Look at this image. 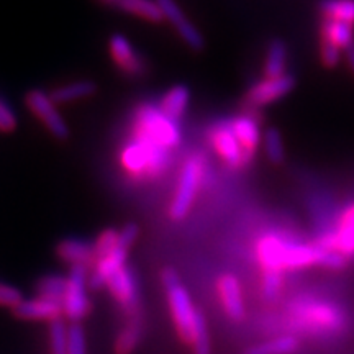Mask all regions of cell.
Wrapping results in <instances>:
<instances>
[{
  "mask_svg": "<svg viewBox=\"0 0 354 354\" xmlns=\"http://www.w3.org/2000/svg\"><path fill=\"white\" fill-rule=\"evenodd\" d=\"M140 234L138 225L127 223L125 227L118 230V243L112 251L104 258L95 261L88 271V286L91 289H104L105 282L113 276L115 272L120 271L123 266H127V258L130 253L131 246L135 245L136 238Z\"/></svg>",
  "mask_w": 354,
  "mask_h": 354,
  "instance_id": "cell-6",
  "label": "cell"
},
{
  "mask_svg": "<svg viewBox=\"0 0 354 354\" xmlns=\"http://www.w3.org/2000/svg\"><path fill=\"white\" fill-rule=\"evenodd\" d=\"M320 56H322L323 64H325V68L333 69L339 64V61H342V50H339L338 46H335L333 43L326 41V39H322Z\"/></svg>",
  "mask_w": 354,
  "mask_h": 354,
  "instance_id": "cell-35",
  "label": "cell"
},
{
  "mask_svg": "<svg viewBox=\"0 0 354 354\" xmlns=\"http://www.w3.org/2000/svg\"><path fill=\"white\" fill-rule=\"evenodd\" d=\"M263 145H264V153L269 158V161L272 165H281L286 158V149H284V141L279 130L276 128H269L264 131L263 135Z\"/></svg>",
  "mask_w": 354,
  "mask_h": 354,
  "instance_id": "cell-29",
  "label": "cell"
},
{
  "mask_svg": "<svg viewBox=\"0 0 354 354\" xmlns=\"http://www.w3.org/2000/svg\"><path fill=\"white\" fill-rule=\"evenodd\" d=\"M161 284L162 289H165L167 307H169L174 328L177 331V335H179L180 342L189 346L197 331L201 330L203 325H207L205 317H203L202 310L196 307L192 297H190L189 290L185 289L179 274H177L174 269H162Z\"/></svg>",
  "mask_w": 354,
  "mask_h": 354,
  "instance_id": "cell-2",
  "label": "cell"
},
{
  "mask_svg": "<svg viewBox=\"0 0 354 354\" xmlns=\"http://www.w3.org/2000/svg\"><path fill=\"white\" fill-rule=\"evenodd\" d=\"M97 91V86L92 81H77L64 84V86L56 87L51 92V99L55 100V104H69V102L86 99L91 97Z\"/></svg>",
  "mask_w": 354,
  "mask_h": 354,
  "instance_id": "cell-26",
  "label": "cell"
},
{
  "mask_svg": "<svg viewBox=\"0 0 354 354\" xmlns=\"http://www.w3.org/2000/svg\"><path fill=\"white\" fill-rule=\"evenodd\" d=\"M289 313L294 326L308 333H338L346 325V318L342 310L322 300H297L290 305Z\"/></svg>",
  "mask_w": 354,
  "mask_h": 354,
  "instance_id": "cell-3",
  "label": "cell"
},
{
  "mask_svg": "<svg viewBox=\"0 0 354 354\" xmlns=\"http://www.w3.org/2000/svg\"><path fill=\"white\" fill-rule=\"evenodd\" d=\"M123 12L140 17L151 24H159L165 20V13L159 7L158 0H117V3Z\"/></svg>",
  "mask_w": 354,
  "mask_h": 354,
  "instance_id": "cell-23",
  "label": "cell"
},
{
  "mask_svg": "<svg viewBox=\"0 0 354 354\" xmlns=\"http://www.w3.org/2000/svg\"><path fill=\"white\" fill-rule=\"evenodd\" d=\"M189 102H190V91L187 86L184 84H177V86L171 87L169 91L166 92L165 97H162L161 105V112L169 117L171 120L177 122L180 117L185 113V110L189 107Z\"/></svg>",
  "mask_w": 354,
  "mask_h": 354,
  "instance_id": "cell-21",
  "label": "cell"
},
{
  "mask_svg": "<svg viewBox=\"0 0 354 354\" xmlns=\"http://www.w3.org/2000/svg\"><path fill=\"white\" fill-rule=\"evenodd\" d=\"M13 315L26 322H46L53 323L64 320V307L59 300L35 295L32 299H24L19 307L12 310Z\"/></svg>",
  "mask_w": 354,
  "mask_h": 354,
  "instance_id": "cell-14",
  "label": "cell"
},
{
  "mask_svg": "<svg viewBox=\"0 0 354 354\" xmlns=\"http://www.w3.org/2000/svg\"><path fill=\"white\" fill-rule=\"evenodd\" d=\"M56 254L63 263L69 264V268L74 266H86L91 271V268L95 263L94 245L91 243L77 240V238H64L57 243Z\"/></svg>",
  "mask_w": 354,
  "mask_h": 354,
  "instance_id": "cell-17",
  "label": "cell"
},
{
  "mask_svg": "<svg viewBox=\"0 0 354 354\" xmlns=\"http://www.w3.org/2000/svg\"><path fill=\"white\" fill-rule=\"evenodd\" d=\"M105 287L110 292L115 302L120 307L123 317L131 318L143 313V305H141L140 286L136 281L135 272L131 268L123 266L120 271H117L112 277L105 282Z\"/></svg>",
  "mask_w": 354,
  "mask_h": 354,
  "instance_id": "cell-8",
  "label": "cell"
},
{
  "mask_svg": "<svg viewBox=\"0 0 354 354\" xmlns=\"http://www.w3.org/2000/svg\"><path fill=\"white\" fill-rule=\"evenodd\" d=\"M287 66V46L281 39H272L268 48L264 63V77L276 79L284 76Z\"/></svg>",
  "mask_w": 354,
  "mask_h": 354,
  "instance_id": "cell-24",
  "label": "cell"
},
{
  "mask_svg": "<svg viewBox=\"0 0 354 354\" xmlns=\"http://www.w3.org/2000/svg\"><path fill=\"white\" fill-rule=\"evenodd\" d=\"M17 127V115L8 107L3 99H0V131H12Z\"/></svg>",
  "mask_w": 354,
  "mask_h": 354,
  "instance_id": "cell-36",
  "label": "cell"
},
{
  "mask_svg": "<svg viewBox=\"0 0 354 354\" xmlns=\"http://www.w3.org/2000/svg\"><path fill=\"white\" fill-rule=\"evenodd\" d=\"M320 12L328 20L354 25V0H322Z\"/></svg>",
  "mask_w": 354,
  "mask_h": 354,
  "instance_id": "cell-27",
  "label": "cell"
},
{
  "mask_svg": "<svg viewBox=\"0 0 354 354\" xmlns=\"http://www.w3.org/2000/svg\"><path fill=\"white\" fill-rule=\"evenodd\" d=\"M143 328L145 313L131 318H125V325L122 326L117 338H115V354H131L135 351L141 342V336H143Z\"/></svg>",
  "mask_w": 354,
  "mask_h": 354,
  "instance_id": "cell-20",
  "label": "cell"
},
{
  "mask_svg": "<svg viewBox=\"0 0 354 354\" xmlns=\"http://www.w3.org/2000/svg\"><path fill=\"white\" fill-rule=\"evenodd\" d=\"M109 51L115 64L120 68L123 73L128 76H143L146 73V63L145 59L138 55V51L133 48V44L123 37V35L117 33L112 35L109 39Z\"/></svg>",
  "mask_w": 354,
  "mask_h": 354,
  "instance_id": "cell-15",
  "label": "cell"
},
{
  "mask_svg": "<svg viewBox=\"0 0 354 354\" xmlns=\"http://www.w3.org/2000/svg\"><path fill=\"white\" fill-rule=\"evenodd\" d=\"M68 354H87V336L81 323H69L68 339H66Z\"/></svg>",
  "mask_w": 354,
  "mask_h": 354,
  "instance_id": "cell-32",
  "label": "cell"
},
{
  "mask_svg": "<svg viewBox=\"0 0 354 354\" xmlns=\"http://www.w3.org/2000/svg\"><path fill=\"white\" fill-rule=\"evenodd\" d=\"M284 289V272L277 271H263V281H261V292L266 300L277 299Z\"/></svg>",
  "mask_w": 354,
  "mask_h": 354,
  "instance_id": "cell-31",
  "label": "cell"
},
{
  "mask_svg": "<svg viewBox=\"0 0 354 354\" xmlns=\"http://www.w3.org/2000/svg\"><path fill=\"white\" fill-rule=\"evenodd\" d=\"M24 299V294H21L19 287L0 282V307L13 310L15 307H19Z\"/></svg>",
  "mask_w": 354,
  "mask_h": 354,
  "instance_id": "cell-34",
  "label": "cell"
},
{
  "mask_svg": "<svg viewBox=\"0 0 354 354\" xmlns=\"http://www.w3.org/2000/svg\"><path fill=\"white\" fill-rule=\"evenodd\" d=\"M322 39L333 43L342 51H346L354 44V28L353 25L344 24V21H336L325 19L320 30Z\"/></svg>",
  "mask_w": 354,
  "mask_h": 354,
  "instance_id": "cell-22",
  "label": "cell"
},
{
  "mask_svg": "<svg viewBox=\"0 0 354 354\" xmlns=\"http://www.w3.org/2000/svg\"><path fill=\"white\" fill-rule=\"evenodd\" d=\"M202 177V162L197 156L190 158L184 165V169L180 172L179 184H177L174 198L169 207V216L172 220L179 221L187 216L190 207H192L196 192L201 184Z\"/></svg>",
  "mask_w": 354,
  "mask_h": 354,
  "instance_id": "cell-9",
  "label": "cell"
},
{
  "mask_svg": "<svg viewBox=\"0 0 354 354\" xmlns=\"http://www.w3.org/2000/svg\"><path fill=\"white\" fill-rule=\"evenodd\" d=\"M216 294H218L221 308L232 322H243L246 318V305L243 297L241 282L233 274H221L216 281Z\"/></svg>",
  "mask_w": 354,
  "mask_h": 354,
  "instance_id": "cell-13",
  "label": "cell"
},
{
  "mask_svg": "<svg viewBox=\"0 0 354 354\" xmlns=\"http://www.w3.org/2000/svg\"><path fill=\"white\" fill-rule=\"evenodd\" d=\"M117 243H118V230L105 228L104 232H100V234L97 236V240L94 243L95 261H99L100 258H104V256H107L110 251L117 246Z\"/></svg>",
  "mask_w": 354,
  "mask_h": 354,
  "instance_id": "cell-33",
  "label": "cell"
},
{
  "mask_svg": "<svg viewBox=\"0 0 354 354\" xmlns=\"http://www.w3.org/2000/svg\"><path fill=\"white\" fill-rule=\"evenodd\" d=\"M346 61H348L349 69H351V73L354 74V44L346 50Z\"/></svg>",
  "mask_w": 354,
  "mask_h": 354,
  "instance_id": "cell-38",
  "label": "cell"
},
{
  "mask_svg": "<svg viewBox=\"0 0 354 354\" xmlns=\"http://www.w3.org/2000/svg\"><path fill=\"white\" fill-rule=\"evenodd\" d=\"M68 284L63 297L64 318L69 323H81L88 317L92 310V302L88 297V268L86 266H74L69 268Z\"/></svg>",
  "mask_w": 354,
  "mask_h": 354,
  "instance_id": "cell-7",
  "label": "cell"
},
{
  "mask_svg": "<svg viewBox=\"0 0 354 354\" xmlns=\"http://www.w3.org/2000/svg\"><path fill=\"white\" fill-rule=\"evenodd\" d=\"M295 76L292 74H284V76L276 79L264 77L263 81L256 82L253 87L248 91L246 102L251 107H266V105L274 104V102L284 99L294 91Z\"/></svg>",
  "mask_w": 354,
  "mask_h": 354,
  "instance_id": "cell-12",
  "label": "cell"
},
{
  "mask_svg": "<svg viewBox=\"0 0 354 354\" xmlns=\"http://www.w3.org/2000/svg\"><path fill=\"white\" fill-rule=\"evenodd\" d=\"M158 3L162 13H165V19L174 25L176 32L179 33V37L184 39V43L187 44L190 50L202 51L203 46H205V39H203L202 33L194 26L192 21L184 15V12L180 10L174 0H158Z\"/></svg>",
  "mask_w": 354,
  "mask_h": 354,
  "instance_id": "cell-16",
  "label": "cell"
},
{
  "mask_svg": "<svg viewBox=\"0 0 354 354\" xmlns=\"http://www.w3.org/2000/svg\"><path fill=\"white\" fill-rule=\"evenodd\" d=\"M68 279L63 274H46L37 281V295L63 302Z\"/></svg>",
  "mask_w": 354,
  "mask_h": 354,
  "instance_id": "cell-28",
  "label": "cell"
},
{
  "mask_svg": "<svg viewBox=\"0 0 354 354\" xmlns=\"http://www.w3.org/2000/svg\"><path fill=\"white\" fill-rule=\"evenodd\" d=\"M166 149L149 143V141L136 138L122 151V165L135 177H158L166 171L169 165V156Z\"/></svg>",
  "mask_w": 354,
  "mask_h": 354,
  "instance_id": "cell-5",
  "label": "cell"
},
{
  "mask_svg": "<svg viewBox=\"0 0 354 354\" xmlns=\"http://www.w3.org/2000/svg\"><path fill=\"white\" fill-rule=\"evenodd\" d=\"M299 348L300 342L297 336L284 335L269 339V342L254 344V346L248 348L245 354H295Z\"/></svg>",
  "mask_w": 354,
  "mask_h": 354,
  "instance_id": "cell-25",
  "label": "cell"
},
{
  "mask_svg": "<svg viewBox=\"0 0 354 354\" xmlns=\"http://www.w3.org/2000/svg\"><path fill=\"white\" fill-rule=\"evenodd\" d=\"M135 136L169 151L180 143V131L174 120L154 105H141L135 113Z\"/></svg>",
  "mask_w": 354,
  "mask_h": 354,
  "instance_id": "cell-4",
  "label": "cell"
},
{
  "mask_svg": "<svg viewBox=\"0 0 354 354\" xmlns=\"http://www.w3.org/2000/svg\"><path fill=\"white\" fill-rule=\"evenodd\" d=\"M317 246L323 250L335 251V253L343 254L344 258H353L354 256V227L351 225H338L333 232L323 234L315 241Z\"/></svg>",
  "mask_w": 354,
  "mask_h": 354,
  "instance_id": "cell-19",
  "label": "cell"
},
{
  "mask_svg": "<svg viewBox=\"0 0 354 354\" xmlns=\"http://www.w3.org/2000/svg\"><path fill=\"white\" fill-rule=\"evenodd\" d=\"M210 140L215 151L218 153V156L223 159L230 167L238 169V167L246 166L248 162L251 161V159L246 156V153L243 151L240 141H238L236 135H234L232 123L230 122L218 123V125L212 130Z\"/></svg>",
  "mask_w": 354,
  "mask_h": 354,
  "instance_id": "cell-11",
  "label": "cell"
},
{
  "mask_svg": "<svg viewBox=\"0 0 354 354\" xmlns=\"http://www.w3.org/2000/svg\"><path fill=\"white\" fill-rule=\"evenodd\" d=\"M25 104L35 117L48 128V131L57 140H66L69 136V127L63 115L57 110L55 100L41 88H33L25 95Z\"/></svg>",
  "mask_w": 354,
  "mask_h": 354,
  "instance_id": "cell-10",
  "label": "cell"
},
{
  "mask_svg": "<svg viewBox=\"0 0 354 354\" xmlns=\"http://www.w3.org/2000/svg\"><path fill=\"white\" fill-rule=\"evenodd\" d=\"M48 339H50V354H68L66 339H68V323L66 320H57L48 323Z\"/></svg>",
  "mask_w": 354,
  "mask_h": 354,
  "instance_id": "cell-30",
  "label": "cell"
},
{
  "mask_svg": "<svg viewBox=\"0 0 354 354\" xmlns=\"http://www.w3.org/2000/svg\"><path fill=\"white\" fill-rule=\"evenodd\" d=\"M104 3H107V6H113V3H117V0H102Z\"/></svg>",
  "mask_w": 354,
  "mask_h": 354,
  "instance_id": "cell-39",
  "label": "cell"
},
{
  "mask_svg": "<svg viewBox=\"0 0 354 354\" xmlns=\"http://www.w3.org/2000/svg\"><path fill=\"white\" fill-rule=\"evenodd\" d=\"M338 225H351V227H354V203H351V205L343 212Z\"/></svg>",
  "mask_w": 354,
  "mask_h": 354,
  "instance_id": "cell-37",
  "label": "cell"
},
{
  "mask_svg": "<svg viewBox=\"0 0 354 354\" xmlns=\"http://www.w3.org/2000/svg\"><path fill=\"white\" fill-rule=\"evenodd\" d=\"M256 258L263 271H297L320 266L322 250L315 243L307 245L277 234H264L256 243Z\"/></svg>",
  "mask_w": 354,
  "mask_h": 354,
  "instance_id": "cell-1",
  "label": "cell"
},
{
  "mask_svg": "<svg viewBox=\"0 0 354 354\" xmlns=\"http://www.w3.org/2000/svg\"><path fill=\"white\" fill-rule=\"evenodd\" d=\"M230 123H232V128L238 141H240L243 151L246 153L248 158L253 159L261 145V140H263L259 123L250 115H241V117H236Z\"/></svg>",
  "mask_w": 354,
  "mask_h": 354,
  "instance_id": "cell-18",
  "label": "cell"
}]
</instances>
